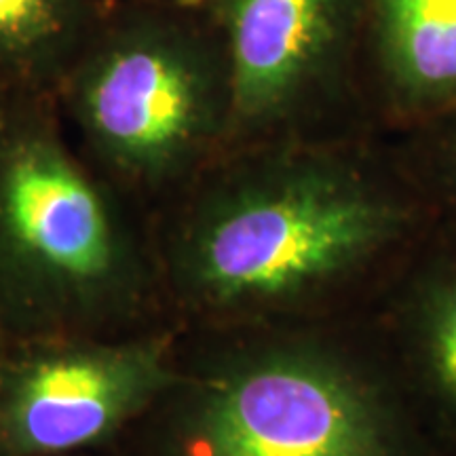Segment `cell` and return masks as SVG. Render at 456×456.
<instances>
[{
	"mask_svg": "<svg viewBox=\"0 0 456 456\" xmlns=\"http://www.w3.org/2000/svg\"><path fill=\"white\" fill-rule=\"evenodd\" d=\"M218 184L188 239L197 292L218 305L300 292L368 254L395 220L379 167L342 142H266Z\"/></svg>",
	"mask_w": 456,
	"mask_h": 456,
	"instance_id": "1",
	"label": "cell"
},
{
	"mask_svg": "<svg viewBox=\"0 0 456 456\" xmlns=\"http://www.w3.org/2000/svg\"><path fill=\"white\" fill-rule=\"evenodd\" d=\"M68 102L102 161L163 184L231 135L226 47L199 0H148L74 60Z\"/></svg>",
	"mask_w": 456,
	"mask_h": 456,
	"instance_id": "2",
	"label": "cell"
},
{
	"mask_svg": "<svg viewBox=\"0 0 456 456\" xmlns=\"http://www.w3.org/2000/svg\"><path fill=\"white\" fill-rule=\"evenodd\" d=\"M138 283L127 228L55 129L0 117V311L74 326L121 309Z\"/></svg>",
	"mask_w": 456,
	"mask_h": 456,
	"instance_id": "3",
	"label": "cell"
},
{
	"mask_svg": "<svg viewBox=\"0 0 456 456\" xmlns=\"http://www.w3.org/2000/svg\"><path fill=\"white\" fill-rule=\"evenodd\" d=\"M231 72L228 144L309 142L362 94L363 0H199Z\"/></svg>",
	"mask_w": 456,
	"mask_h": 456,
	"instance_id": "4",
	"label": "cell"
},
{
	"mask_svg": "<svg viewBox=\"0 0 456 456\" xmlns=\"http://www.w3.org/2000/svg\"><path fill=\"white\" fill-rule=\"evenodd\" d=\"M174 383L155 340L51 342L0 363V450L60 456L94 446Z\"/></svg>",
	"mask_w": 456,
	"mask_h": 456,
	"instance_id": "5",
	"label": "cell"
},
{
	"mask_svg": "<svg viewBox=\"0 0 456 456\" xmlns=\"http://www.w3.org/2000/svg\"><path fill=\"white\" fill-rule=\"evenodd\" d=\"M199 456H383L368 395L334 368L265 357L209 391L195 423Z\"/></svg>",
	"mask_w": 456,
	"mask_h": 456,
	"instance_id": "6",
	"label": "cell"
},
{
	"mask_svg": "<svg viewBox=\"0 0 456 456\" xmlns=\"http://www.w3.org/2000/svg\"><path fill=\"white\" fill-rule=\"evenodd\" d=\"M363 104L416 125L456 104V0H363Z\"/></svg>",
	"mask_w": 456,
	"mask_h": 456,
	"instance_id": "7",
	"label": "cell"
},
{
	"mask_svg": "<svg viewBox=\"0 0 456 456\" xmlns=\"http://www.w3.org/2000/svg\"><path fill=\"white\" fill-rule=\"evenodd\" d=\"M89 0H0V70L53 74L81 47Z\"/></svg>",
	"mask_w": 456,
	"mask_h": 456,
	"instance_id": "8",
	"label": "cell"
},
{
	"mask_svg": "<svg viewBox=\"0 0 456 456\" xmlns=\"http://www.w3.org/2000/svg\"><path fill=\"white\" fill-rule=\"evenodd\" d=\"M431 359L442 389L456 399V288L444 296L431 322Z\"/></svg>",
	"mask_w": 456,
	"mask_h": 456,
	"instance_id": "9",
	"label": "cell"
},
{
	"mask_svg": "<svg viewBox=\"0 0 456 456\" xmlns=\"http://www.w3.org/2000/svg\"><path fill=\"white\" fill-rule=\"evenodd\" d=\"M425 138V152L433 169L456 188V104L412 125Z\"/></svg>",
	"mask_w": 456,
	"mask_h": 456,
	"instance_id": "10",
	"label": "cell"
}]
</instances>
